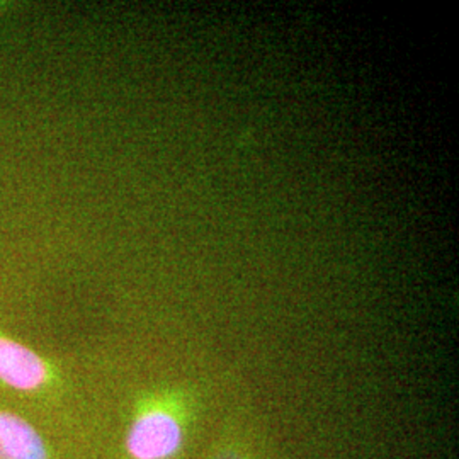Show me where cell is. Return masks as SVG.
Returning a JSON list of instances; mask_svg holds the SVG:
<instances>
[{
  "label": "cell",
  "instance_id": "cell-1",
  "mask_svg": "<svg viewBox=\"0 0 459 459\" xmlns=\"http://www.w3.org/2000/svg\"><path fill=\"white\" fill-rule=\"evenodd\" d=\"M0 385L28 396H45L60 386V371L30 345L0 330Z\"/></svg>",
  "mask_w": 459,
  "mask_h": 459
},
{
  "label": "cell",
  "instance_id": "cell-2",
  "mask_svg": "<svg viewBox=\"0 0 459 459\" xmlns=\"http://www.w3.org/2000/svg\"><path fill=\"white\" fill-rule=\"evenodd\" d=\"M182 444L178 417L160 403H148L133 419L125 449L130 459L174 458Z\"/></svg>",
  "mask_w": 459,
  "mask_h": 459
},
{
  "label": "cell",
  "instance_id": "cell-3",
  "mask_svg": "<svg viewBox=\"0 0 459 459\" xmlns=\"http://www.w3.org/2000/svg\"><path fill=\"white\" fill-rule=\"evenodd\" d=\"M0 459H53L48 444L28 420L0 409Z\"/></svg>",
  "mask_w": 459,
  "mask_h": 459
},
{
  "label": "cell",
  "instance_id": "cell-4",
  "mask_svg": "<svg viewBox=\"0 0 459 459\" xmlns=\"http://www.w3.org/2000/svg\"><path fill=\"white\" fill-rule=\"evenodd\" d=\"M214 459H246L242 455H238L237 451H231V449H225L221 451L218 456Z\"/></svg>",
  "mask_w": 459,
  "mask_h": 459
}]
</instances>
